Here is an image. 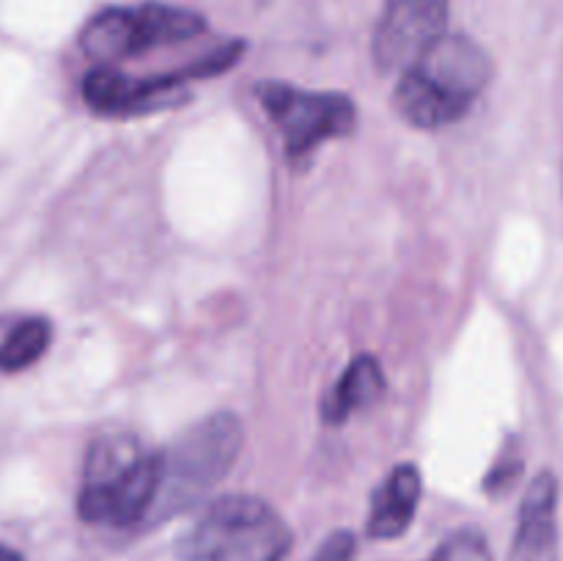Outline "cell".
Segmentation results:
<instances>
[{
    "instance_id": "1",
    "label": "cell",
    "mask_w": 563,
    "mask_h": 561,
    "mask_svg": "<svg viewBox=\"0 0 563 561\" xmlns=\"http://www.w3.org/2000/svg\"><path fill=\"white\" fill-rule=\"evenodd\" d=\"M493 80V61L467 36H440L416 64L401 72L394 105L421 130L460 121Z\"/></svg>"
},
{
    "instance_id": "2",
    "label": "cell",
    "mask_w": 563,
    "mask_h": 561,
    "mask_svg": "<svg viewBox=\"0 0 563 561\" xmlns=\"http://www.w3.org/2000/svg\"><path fill=\"white\" fill-rule=\"evenodd\" d=\"M159 476L163 454H148L130 435H108L88 454L77 512L93 526L124 528L146 520Z\"/></svg>"
},
{
    "instance_id": "3",
    "label": "cell",
    "mask_w": 563,
    "mask_h": 561,
    "mask_svg": "<svg viewBox=\"0 0 563 561\" xmlns=\"http://www.w3.org/2000/svg\"><path fill=\"white\" fill-rule=\"evenodd\" d=\"M289 550L284 517L253 495L218 498L179 539L185 561H284Z\"/></svg>"
},
{
    "instance_id": "4",
    "label": "cell",
    "mask_w": 563,
    "mask_h": 561,
    "mask_svg": "<svg viewBox=\"0 0 563 561\" xmlns=\"http://www.w3.org/2000/svg\"><path fill=\"white\" fill-rule=\"evenodd\" d=\"M240 449L242 424L231 413H214L187 429L163 451V476L146 520H165L198 504L234 468Z\"/></svg>"
},
{
    "instance_id": "5",
    "label": "cell",
    "mask_w": 563,
    "mask_h": 561,
    "mask_svg": "<svg viewBox=\"0 0 563 561\" xmlns=\"http://www.w3.org/2000/svg\"><path fill=\"white\" fill-rule=\"evenodd\" d=\"M240 55L242 44H225V47H218L214 53L198 58L187 69L146 77V80H135V77L124 75V72L113 69V66H99V69L88 72L86 80H82V99L99 116L152 113V110L179 102L181 97L176 91L185 82H192L196 77L218 75V72L229 69Z\"/></svg>"
},
{
    "instance_id": "6",
    "label": "cell",
    "mask_w": 563,
    "mask_h": 561,
    "mask_svg": "<svg viewBox=\"0 0 563 561\" xmlns=\"http://www.w3.org/2000/svg\"><path fill=\"white\" fill-rule=\"evenodd\" d=\"M258 99L280 130L289 157H306L319 143L350 135L355 105L344 94L302 91L286 82L258 86Z\"/></svg>"
},
{
    "instance_id": "7",
    "label": "cell",
    "mask_w": 563,
    "mask_h": 561,
    "mask_svg": "<svg viewBox=\"0 0 563 561\" xmlns=\"http://www.w3.org/2000/svg\"><path fill=\"white\" fill-rule=\"evenodd\" d=\"M449 0H385L374 61L383 72H407L440 36H445Z\"/></svg>"
},
{
    "instance_id": "8",
    "label": "cell",
    "mask_w": 563,
    "mask_h": 561,
    "mask_svg": "<svg viewBox=\"0 0 563 561\" xmlns=\"http://www.w3.org/2000/svg\"><path fill=\"white\" fill-rule=\"evenodd\" d=\"M559 556V479L542 471L520 506L511 561H555Z\"/></svg>"
},
{
    "instance_id": "9",
    "label": "cell",
    "mask_w": 563,
    "mask_h": 561,
    "mask_svg": "<svg viewBox=\"0 0 563 561\" xmlns=\"http://www.w3.org/2000/svg\"><path fill=\"white\" fill-rule=\"evenodd\" d=\"M421 501V473L416 465H396L374 493L366 531L374 539H396L410 528Z\"/></svg>"
},
{
    "instance_id": "10",
    "label": "cell",
    "mask_w": 563,
    "mask_h": 561,
    "mask_svg": "<svg viewBox=\"0 0 563 561\" xmlns=\"http://www.w3.org/2000/svg\"><path fill=\"white\" fill-rule=\"evenodd\" d=\"M383 391L385 374L383 366L377 363V358L357 355L355 361L346 366V372L341 374L339 383L330 388V394L324 396L322 418L328 424L346 421L352 413L363 410V407H372L374 402L383 396Z\"/></svg>"
},
{
    "instance_id": "11",
    "label": "cell",
    "mask_w": 563,
    "mask_h": 561,
    "mask_svg": "<svg viewBox=\"0 0 563 561\" xmlns=\"http://www.w3.org/2000/svg\"><path fill=\"white\" fill-rule=\"evenodd\" d=\"M132 22H135L137 55L165 47V44L187 42L203 31L201 14L163 3H146L141 9H132Z\"/></svg>"
},
{
    "instance_id": "12",
    "label": "cell",
    "mask_w": 563,
    "mask_h": 561,
    "mask_svg": "<svg viewBox=\"0 0 563 561\" xmlns=\"http://www.w3.org/2000/svg\"><path fill=\"white\" fill-rule=\"evenodd\" d=\"M82 53L104 66L137 55L135 28H132V9H108L93 16L80 36Z\"/></svg>"
},
{
    "instance_id": "13",
    "label": "cell",
    "mask_w": 563,
    "mask_h": 561,
    "mask_svg": "<svg viewBox=\"0 0 563 561\" xmlns=\"http://www.w3.org/2000/svg\"><path fill=\"white\" fill-rule=\"evenodd\" d=\"M53 341V328L47 319L31 317L16 322L0 341V372H20L36 363Z\"/></svg>"
},
{
    "instance_id": "14",
    "label": "cell",
    "mask_w": 563,
    "mask_h": 561,
    "mask_svg": "<svg viewBox=\"0 0 563 561\" xmlns=\"http://www.w3.org/2000/svg\"><path fill=\"white\" fill-rule=\"evenodd\" d=\"M432 561H493L487 542L476 531H460L445 539L443 548L432 556Z\"/></svg>"
},
{
    "instance_id": "15",
    "label": "cell",
    "mask_w": 563,
    "mask_h": 561,
    "mask_svg": "<svg viewBox=\"0 0 563 561\" xmlns=\"http://www.w3.org/2000/svg\"><path fill=\"white\" fill-rule=\"evenodd\" d=\"M520 473H522V457L520 451H517V443H509L504 451H500L493 471H489L487 493L493 495L509 493V490L517 484V479H520Z\"/></svg>"
},
{
    "instance_id": "16",
    "label": "cell",
    "mask_w": 563,
    "mask_h": 561,
    "mask_svg": "<svg viewBox=\"0 0 563 561\" xmlns=\"http://www.w3.org/2000/svg\"><path fill=\"white\" fill-rule=\"evenodd\" d=\"M357 542L352 531H335L319 544V550L313 553L311 561H355Z\"/></svg>"
},
{
    "instance_id": "17",
    "label": "cell",
    "mask_w": 563,
    "mask_h": 561,
    "mask_svg": "<svg viewBox=\"0 0 563 561\" xmlns=\"http://www.w3.org/2000/svg\"><path fill=\"white\" fill-rule=\"evenodd\" d=\"M0 561H22V556L9 544H0Z\"/></svg>"
}]
</instances>
